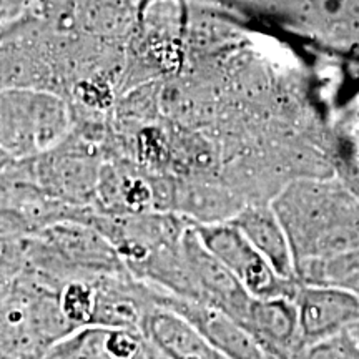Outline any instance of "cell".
I'll list each match as a JSON object with an SVG mask.
<instances>
[{
    "instance_id": "cell-1",
    "label": "cell",
    "mask_w": 359,
    "mask_h": 359,
    "mask_svg": "<svg viewBox=\"0 0 359 359\" xmlns=\"http://www.w3.org/2000/svg\"><path fill=\"white\" fill-rule=\"evenodd\" d=\"M24 268L47 280L128 273L115 246L92 224L62 219L24 240Z\"/></svg>"
},
{
    "instance_id": "cell-2",
    "label": "cell",
    "mask_w": 359,
    "mask_h": 359,
    "mask_svg": "<svg viewBox=\"0 0 359 359\" xmlns=\"http://www.w3.org/2000/svg\"><path fill=\"white\" fill-rule=\"evenodd\" d=\"M275 213L288 235L294 269L359 248V213L349 206H330L325 196L291 190L276 201Z\"/></svg>"
},
{
    "instance_id": "cell-3",
    "label": "cell",
    "mask_w": 359,
    "mask_h": 359,
    "mask_svg": "<svg viewBox=\"0 0 359 359\" xmlns=\"http://www.w3.org/2000/svg\"><path fill=\"white\" fill-rule=\"evenodd\" d=\"M201 243L255 298H296L299 283L278 275L231 222L195 226Z\"/></svg>"
},
{
    "instance_id": "cell-4",
    "label": "cell",
    "mask_w": 359,
    "mask_h": 359,
    "mask_svg": "<svg viewBox=\"0 0 359 359\" xmlns=\"http://www.w3.org/2000/svg\"><path fill=\"white\" fill-rule=\"evenodd\" d=\"M190 302L217 308L241 325L253 299L235 275L206 246L201 243L195 226L183 236Z\"/></svg>"
},
{
    "instance_id": "cell-5",
    "label": "cell",
    "mask_w": 359,
    "mask_h": 359,
    "mask_svg": "<svg viewBox=\"0 0 359 359\" xmlns=\"http://www.w3.org/2000/svg\"><path fill=\"white\" fill-rule=\"evenodd\" d=\"M154 302L180 314L215 351L226 359H275L259 346L240 323L217 308L178 298L155 288Z\"/></svg>"
},
{
    "instance_id": "cell-6",
    "label": "cell",
    "mask_w": 359,
    "mask_h": 359,
    "mask_svg": "<svg viewBox=\"0 0 359 359\" xmlns=\"http://www.w3.org/2000/svg\"><path fill=\"white\" fill-rule=\"evenodd\" d=\"M294 303L303 348L346 333L359 323V298L333 286L299 283Z\"/></svg>"
},
{
    "instance_id": "cell-7",
    "label": "cell",
    "mask_w": 359,
    "mask_h": 359,
    "mask_svg": "<svg viewBox=\"0 0 359 359\" xmlns=\"http://www.w3.org/2000/svg\"><path fill=\"white\" fill-rule=\"evenodd\" d=\"M40 359H168L142 331L83 327L58 341Z\"/></svg>"
},
{
    "instance_id": "cell-8",
    "label": "cell",
    "mask_w": 359,
    "mask_h": 359,
    "mask_svg": "<svg viewBox=\"0 0 359 359\" xmlns=\"http://www.w3.org/2000/svg\"><path fill=\"white\" fill-rule=\"evenodd\" d=\"M241 326L275 359H294L303 349L293 298L251 299Z\"/></svg>"
},
{
    "instance_id": "cell-9",
    "label": "cell",
    "mask_w": 359,
    "mask_h": 359,
    "mask_svg": "<svg viewBox=\"0 0 359 359\" xmlns=\"http://www.w3.org/2000/svg\"><path fill=\"white\" fill-rule=\"evenodd\" d=\"M230 222L243 233L255 250L268 259L278 275L296 280L293 251L288 235L275 212L266 208H250L236 213Z\"/></svg>"
},
{
    "instance_id": "cell-10",
    "label": "cell",
    "mask_w": 359,
    "mask_h": 359,
    "mask_svg": "<svg viewBox=\"0 0 359 359\" xmlns=\"http://www.w3.org/2000/svg\"><path fill=\"white\" fill-rule=\"evenodd\" d=\"M142 333L168 359H210L215 351L190 323L158 304L147 313Z\"/></svg>"
},
{
    "instance_id": "cell-11",
    "label": "cell",
    "mask_w": 359,
    "mask_h": 359,
    "mask_svg": "<svg viewBox=\"0 0 359 359\" xmlns=\"http://www.w3.org/2000/svg\"><path fill=\"white\" fill-rule=\"evenodd\" d=\"M296 280L303 285L333 286L359 298V248L326 259H313L296 266Z\"/></svg>"
},
{
    "instance_id": "cell-12",
    "label": "cell",
    "mask_w": 359,
    "mask_h": 359,
    "mask_svg": "<svg viewBox=\"0 0 359 359\" xmlns=\"http://www.w3.org/2000/svg\"><path fill=\"white\" fill-rule=\"evenodd\" d=\"M294 359H359V344L346 331L323 343L304 346Z\"/></svg>"
},
{
    "instance_id": "cell-13",
    "label": "cell",
    "mask_w": 359,
    "mask_h": 359,
    "mask_svg": "<svg viewBox=\"0 0 359 359\" xmlns=\"http://www.w3.org/2000/svg\"><path fill=\"white\" fill-rule=\"evenodd\" d=\"M24 240L0 235V275L13 276L24 269Z\"/></svg>"
},
{
    "instance_id": "cell-14",
    "label": "cell",
    "mask_w": 359,
    "mask_h": 359,
    "mask_svg": "<svg viewBox=\"0 0 359 359\" xmlns=\"http://www.w3.org/2000/svg\"><path fill=\"white\" fill-rule=\"evenodd\" d=\"M17 158H13L12 155H8L2 147H0V175H4L8 168L15 163Z\"/></svg>"
},
{
    "instance_id": "cell-15",
    "label": "cell",
    "mask_w": 359,
    "mask_h": 359,
    "mask_svg": "<svg viewBox=\"0 0 359 359\" xmlns=\"http://www.w3.org/2000/svg\"><path fill=\"white\" fill-rule=\"evenodd\" d=\"M349 333H351V334H353V338H354V339H356V343L359 344V323H358V325H356V326H353V327H351V330H349Z\"/></svg>"
},
{
    "instance_id": "cell-16",
    "label": "cell",
    "mask_w": 359,
    "mask_h": 359,
    "mask_svg": "<svg viewBox=\"0 0 359 359\" xmlns=\"http://www.w3.org/2000/svg\"><path fill=\"white\" fill-rule=\"evenodd\" d=\"M210 359H226V358L222 356V354H219L218 351H213L212 356H210Z\"/></svg>"
}]
</instances>
